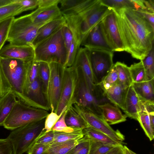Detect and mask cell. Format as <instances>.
<instances>
[{
    "label": "cell",
    "mask_w": 154,
    "mask_h": 154,
    "mask_svg": "<svg viewBox=\"0 0 154 154\" xmlns=\"http://www.w3.org/2000/svg\"><path fill=\"white\" fill-rule=\"evenodd\" d=\"M113 9L125 51L133 58L143 60L154 47V28L134 9Z\"/></svg>",
    "instance_id": "cell-1"
},
{
    "label": "cell",
    "mask_w": 154,
    "mask_h": 154,
    "mask_svg": "<svg viewBox=\"0 0 154 154\" xmlns=\"http://www.w3.org/2000/svg\"><path fill=\"white\" fill-rule=\"evenodd\" d=\"M111 9L99 0L95 4L79 14L64 17L72 33L73 38L81 45L87 34Z\"/></svg>",
    "instance_id": "cell-2"
},
{
    "label": "cell",
    "mask_w": 154,
    "mask_h": 154,
    "mask_svg": "<svg viewBox=\"0 0 154 154\" xmlns=\"http://www.w3.org/2000/svg\"><path fill=\"white\" fill-rule=\"evenodd\" d=\"M62 27L34 47L35 61L48 63L56 62L64 65L68 53L63 38Z\"/></svg>",
    "instance_id": "cell-3"
},
{
    "label": "cell",
    "mask_w": 154,
    "mask_h": 154,
    "mask_svg": "<svg viewBox=\"0 0 154 154\" xmlns=\"http://www.w3.org/2000/svg\"><path fill=\"white\" fill-rule=\"evenodd\" d=\"M45 119L12 130L7 138L12 144L13 154H23L28 150L43 131Z\"/></svg>",
    "instance_id": "cell-4"
},
{
    "label": "cell",
    "mask_w": 154,
    "mask_h": 154,
    "mask_svg": "<svg viewBox=\"0 0 154 154\" xmlns=\"http://www.w3.org/2000/svg\"><path fill=\"white\" fill-rule=\"evenodd\" d=\"M43 25L33 23L29 14L14 18L10 27L7 41L13 45L32 46L39 29Z\"/></svg>",
    "instance_id": "cell-5"
},
{
    "label": "cell",
    "mask_w": 154,
    "mask_h": 154,
    "mask_svg": "<svg viewBox=\"0 0 154 154\" xmlns=\"http://www.w3.org/2000/svg\"><path fill=\"white\" fill-rule=\"evenodd\" d=\"M48 111L28 106L18 100L5 119L3 126L7 129L13 130L45 119L49 113Z\"/></svg>",
    "instance_id": "cell-6"
},
{
    "label": "cell",
    "mask_w": 154,
    "mask_h": 154,
    "mask_svg": "<svg viewBox=\"0 0 154 154\" xmlns=\"http://www.w3.org/2000/svg\"><path fill=\"white\" fill-rule=\"evenodd\" d=\"M0 61L11 90L16 95L18 100L22 102L26 71L29 63L31 60L26 61L17 59L0 57Z\"/></svg>",
    "instance_id": "cell-7"
},
{
    "label": "cell",
    "mask_w": 154,
    "mask_h": 154,
    "mask_svg": "<svg viewBox=\"0 0 154 154\" xmlns=\"http://www.w3.org/2000/svg\"><path fill=\"white\" fill-rule=\"evenodd\" d=\"M80 81L78 67L64 68L61 92L56 112L57 115H60L64 108L68 107L72 104Z\"/></svg>",
    "instance_id": "cell-8"
},
{
    "label": "cell",
    "mask_w": 154,
    "mask_h": 154,
    "mask_svg": "<svg viewBox=\"0 0 154 154\" xmlns=\"http://www.w3.org/2000/svg\"><path fill=\"white\" fill-rule=\"evenodd\" d=\"M48 64L50 76L45 96L50 110L56 112L61 92L64 68L59 63Z\"/></svg>",
    "instance_id": "cell-9"
},
{
    "label": "cell",
    "mask_w": 154,
    "mask_h": 154,
    "mask_svg": "<svg viewBox=\"0 0 154 154\" xmlns=\"http://www.w3.org/2000/svg\"><path fill=\"white\" fill-rule=\"evenodd\" d=\"M73 102L102 118L99 105L105 103L110 102L105 96L103 91L97 92L92 91L87 86L83 78L82 81H80Z\"/></svg>",
    "instance_id": "cell-10"
},
{
    "label": "cell",
    "mask_w": 154,
    "mask_h": 154,
    "mask_svg": "<svg viewBox=\"0 0 154 154\" xmlns=\"http://www.w3.org/2000/svg\"><path fill=\"white\" fill-rule=\"evenodd\" d=\"M71 106L89 127L103 132L114 140L123 144L125 139V136L118 130L115 131L112 129L102 118L81 106L75 102H72Z\"/></svg>",
    "instance_id": "cell-11"
},
{
    "label": "cell",
    "mask_w": 154,
    "mask_h": 154,
    "mask_svg": "<svg viewBox=\"0 0 154 154\" xmlns=\"http://www.w3.org/2000/svg\"><path fill=\"white\" fill-rule=\"evenodd\" d=\"M95 84L99 85L113 66V51L88 49Z\"/></svg>",
    "instance_id": "cell-12"
},
{
    "label": "cell",
    "mask_w": 154,
    "mask_h": 154,
    "mask_svg": "<svg viewBox=\"0 0 154 154\" xmlns=\"http://www.w3.org/2000/svg\"><path fill=\"white\" fill-rule=\"evenodd\" d=\"M101 22L106 38L113 51H125L117 16L113 9L104 17Z\"/></svg>",
    "instance_id": "cell-13"
},
{
    "label": "cell",
    "mask_w": 154,
    "mask_h": 154,
    "mask_svg": "<svg viewBox=\"0 0 154 154\" xmlns=\"http://www.w3.org/2000/svg\"><path fill=\"white\" fill-rule=\"evenodd\" d=\"M73 66L79 68L86 84L92 91L97 92L99 91L100 86L95 84L88 49L80 48Z\"/></svg>",
    "instance_id": "cell-14"
},
{
    "label": "cell",
    "mask_w": 154,
    "mask_h": 154,
    "mask_svg": "<svg viewBox=\"0 0 154 154\" xmlns=\"http://www.w3.org/2000/svg\"><path fill=\"white\" fill-rule=\"evenodd\" d=\"M81 45L88 49H99L114 52L106 38L101 21L87 34Z\"/></svg>",
    "instance_id": "cell-15"
},
{
    "label": "cell",
    "mask_w": 154,
    "mask_h": 154,
    "mask_svg": "<svg viewBox=\"0 0 154 154\" xmlns=\"http://www.w3.org/2000/svg\"><path fill=\"white\" fill-rule=\"evenodd\" d=\"M34 48L31 45H17L8 44L0 50V57L29 61L34 59Z\"/></svg>",
    "instance_id": "cell-16"
},
{
    "label": "cell",
    "mask_w": 154,
    "mask_h": 154,
    "mask_svg": "<svg viewBox=\"0 0 154 154\" xmlns=\"http://www.w3.org/2000/svg\"><path fill=\"white\" fill-rule=\"evenodd\" d=\"M33 23L44 24L63 16L58 5L44 8H38L30 13Z\"/></svg>",
    "instance_id": "cell-17"
},
{
    "label": "cell",
    "mask_w": 154,
    "mask_h": 154,
    "mask_svg": "<svg viewBox=\"0 0 154 154\" xmlns=\"http://www.w3.org/2000/svg\"><path fill=\"white\" fill-rule=\"evenodd\" d=\"M66 24L65 19L63 16L43 25L39 29L36 36L32 43V46L34 48L39 43L50 36Z\"/></svg>",
    "instance_id": "cell-18"
},
{
    "label": "cell",
    "mask_w": 154,
    "mask_h": 154,
    "mask_svg": "<svg viewBox=\"0 0 154 154\" xmlns=\"http://www.w3.org/2000/svg\"><path fill=\"white\" fill-rule=\"evenodd\" d=\"M102 117L109 125H114L124 122L126 120V115L122 114L119 107L106 102L99 105Z\"/></svg>",
    "instance_id": "cell-19"
},
{
    "label": "cell",
    "mask_w": 154,
    "mask_h": 154,
    "mask_svg": "<svg viewBox=\"0 0 154 154\" xmlns=\"http://www.w3.org/2000/svg\"><path fill=\"white\" fill-rule=\"evenodd\" d=\"M141 101L131 85L127 89L124 112L127 117L137 120Z\"/></svg>",
    "instance_id": "cell-20"
},
{
    "label": "cell",
    "mask_w": 154,
    "mask_h": 154,
    "mask_svg": "<svg viewBox=\"0 0 154 154\" xmlns=\"http://www.w3.org/2000/svg\"><path fill=\"white\" fill-rule=\"evenodd\" d=\"M128 88H124L118 82L104 91L103 92L105 96L110 103L124 111Z\"/></svg>",
    "instance_id": "cell-21"
},
{
    "label": "cell",
    "mask_w": 154,
    "mask_h": 154,
    "mask_svg": "<svg viewBox=\"0 0 154 154\" xmlns=\"http://www.w3.org/2000/svg\"><path fill=\"white\" fill-rule=\"evenodd\" d=\"M154 79L145 82L133 83L131 86L140 100L154 102Z\"/></svg>",
    "instance_id": "cell-22"
},
{
    "label": "cell",
    "mask_w": 154,
    "mask_h": 154,
    "mask_svg": "<svg viewBox=\"0 0 154 154\" xmlns=\"http://www.w3.org/2000/svg\"><path fill=\"white\" fill-rule=\"evenodd\" d=\"M18 101L16 95L12 90L0 98V126H3L5 119Z\"/></svg>",
    "instance_id": "cell-23"
},
{
    "label": "cell",
    "mask_w": 154,
    "mask_h": 154,
    "mask_svg": "<svg viewBox=\"0 0 154 154\" xmlns=\"http://www.w3.org/2000/svg\"><path fill=\"white\" fill-rule=\"evenodd\" d=\"M83 131L84 136L88 139L101 143L113 146L123 144L114 140L105 134L91 127L83 129Z\"/></svg>",
    "instance_id": "cell-24"
},
{
    "label": "cell",
    "mask_w": 154,
    "mask_h": 154,
    "mask_svg": "<svg viewBox=\"0 0 154 154\" xmlns=\"http://www.w3.org/2000/svg\"><path fill=\"white\" fill-rule=\"evenodd\" d=\"M65 121L69 127L76 129H83L89 127L84 119L70 106L68 107Z\"/></svg>",
    "instance_id": "cell-25"
},
{
    "label": "cell",
    "mask_w": 154,
    "mask_h": 154,
    "mask_svg": "<svg viewBox=\"0 0 154 154\" xmlns=\"http://www.w3.org/2000/svg\"><path fill=\"white\" fill-rule=\"evenodd\" d=\"M114 65L118 72L119 83L124 88L127 89L133 82L129 67L120 62H117Z\"/></svg>",
    "instance_id": "cell-26"
},
{
    "label": "cell",
    "mask_w": 154,
    "mask_h": 154,
    "mask_svg": "<svg viewBox=\"0 0 154 154\" xmlns=\"http://www.w3.org/2000/svg\"><path fill=\"white\" fill-rule=\"evenodd\" d=\"M141 101V108L138 113L137 121L150 141L154 138V128L151 124L149 113Z\"/></svg>",
    "instance_id": "cell-27"
},
{
    "label": "cell",
    "mask_w": 154,
    "mask_h": 154,
    "mask_svg": "<svg viewBox=\"0 0 154 154\" xmlns=\"http://www.w3.org/2000/svg\"><path fill=\"white\" fill-rule=\"evenodd\" d=\"M80 140V139H79ZM79 140H72L50 145L47 154H67L79 143Z\"/></svg>",
    "instance_id": "cell-28"
},
{
    "label": "cell",
    "mask_w": 154,
    "mask_h": 154,
    "mask_svg": "<svg viewBox=\"0 0 154 154\" xmlns=\"http://www.w3.org/2000/svg\"><path fill=\"white\" fill-rule=\"evenodd\" d=\"M24 11L22 6L15 0L14 3L0 8V21L14 17Z\"/></svg>",
    "instance_id": "cell-29"
},
{
    "label": "cell",
    "mask_w": 154,
    "mask_h": 154,
    "mask_svg": "<svg viewBox=\"0 0 154 154\" xmlns=\"http://www.w3.org/2000/svg\"><path fill=\"white\" fill-rule=\"evenodd\" d=\"M133 83H138L149 80L142 61L135 63L129 67Z\"/></svg>",
    "instance_id": "cell-30"
},
{
    "label": "cell",
    "mask_w": 154,
    "mask_h": 154,
    "mask_svg": "<svg viewBox=\"0 0 154 154\" xmlns=\"http://www.w3.org/2000/svg\"><path fill=\"white\" fill-rule=\"evenodd\" d=\"M102 3L114 9L131 8L137 10L139 8L134 0H100Z\"/></svg>",
    "instance_id": "cell-31"
},
{
    "label": "cell",
    "mask_w": 154,
    "mask_h": 154,
    "mask_svg": "<svg viewBox=\"0 0 154 154\" xmlns=\"http://www.w3.org/2000/svg\"><path fill=\"white\" fill-rule=\"evenodd\" d=\"M84 136L82 129L77 130L70 132L54 131V139L52 144L72 140H79Z\"/></svg>",
    "instance_id": "cell-32"
},
{
    "label": "cell",
    "mask_w": 154,
    "mask_h": 154,
    "mask_svg": "<svg viewBox=\"0 0 154 154\" xmlns=\"http://www.w3.org/2000/svg\"><path fill=\"white\" fill-rule=\"evenodd\" d=\"M99 0H84L73 8L61 12L64 17L71 16L79 14L85 11L97 2Z\"/></svg>",
    "instance_id": "cell-33"
},
{
    "label": "cell",
    "mask_w": 154,
    "mask_h": 154,
    "mask_svg": "<svg viewBox=\"0 0 154 154\" xmlns=\"http://www.w3.org/2000/svg\"><path fill=\"white\" fill-rule=\"evenodd\" d=\"M38 62V78L42 84L45 95L50 76V72L49 64L43 61Z\"/></svg>",
    "instance_id": "cell-34"
},
{
    "label": "cell",
    "mask_w": 154,
    "mask_h": 154,
    "mask_svg": "<svg viewBox=\"0 0 154 154\" xmlns=\"http://www.w3.org/2000/svg\"><path fill=\"white\" fill-rule=\"evenodd\" d=\"M38 67L39 62L35 61L34 59L29 62L26 71L23 88L38 77Z\"/></svg>",
    "instance_id": "cell-35"
},
{
    "label": "cell",
    "mask_w": 154,
    "mask_h": 154,
    "mask_svg": "<svg viewBox=\"0 0 154 154\" xmlns=\"http://www.w3.org/2000/svg\"><path fill=\"white\" fill-rule=\"evenodd\" d=\"M142 61L148 80L154 79V47Z\"/></svg>",
    "instance_id": "cell-36"
},
{
    "label": "cell",
    "mask_w": 154,
    "mask_h": 154,
    "mask_svg": "<svg viewBox=\"0 0 154 154\" xmlns=\"http://www.w3.org/2000/svg\"><path fill=\"white\" fill-rule=\"evenodd\" d=\"M118 82V72L113 65L108 74L99 85L103 91Z\"/></svg>",
    "instance_id": "cell-37"
},
{
    "label": "cell",
    "mask_w": 154,
    "mask_h": 154,
    "mask_svg": "<svg viewBox=\"0 0 154 154\" xmlns=\"http://www.w3.org/2000/svg\"><path fill=\"white\" fill-rule=\"evenodd\" d=\"M89 139L90 146L88 154H105L116 146L106 144Z\"/></svg>",
    "instance_id": "cell-38"
},
{
    "label": "cell",
    "mask_w": 154,
    "mask_h": 154,
    "mask_svg": "<svg viewBox=\"0 0 154 154\" xmlns=\"http://www.w3.org/2000/svg\"><path fill=\"white\" fill-rule=\"evenodd\" d=\"M14 17L0 21V50L7 41L10 27Z\"/></svg>",
    "instance_id": "cell-39"
},
{
    "label": "cell",
    "mask_w": 154,
    "mask_h": 154,
    "mask_svg": "<svg viewBox=\"0 0 154 154\" xmlns=\"http://www.w3.org/2000/svg\"><path fill=\"white\" fill-rule=\"evenodd\" d=\"M80 46V45L73 38L68 53L66 63L63 66L64 68L70 67L74 66Z\"/></svg>",
    "instance_id": "cell-40"
},
{
    "label": "cell",
    "mask_w": 154,
    "mask_h": 154,
    "mask_svg": "<svg viewBox=\"0 0 154 154\" xmlns=\"http://www.w3.org/2000/svg\"><path fill=\"white\" fill-rule=\"evenodd\" d=\"M90 146V139L84 136L79 143L67 154H88Z\"/></svg>",
    "instance_id": "cell-41"
},
{
    "label": "cell",
    "mask_w": 154,
    "mask_h": 154,
    "mask_svg": "<svg viewBox=\"0 0 154 154\" xmlns=\"http://www.w3.org/2000/svg\"><path fill=\"white\" fill-rule=\"evenodd\" d=\"M67 108V107L64 108L61 114L59 115L56 112H51L49 113L45 119L43 130L45 131V132H47L51 130L53 127Z\"/></svg>",
    "instance_id": "cell-42"
},
{
    "label": "cell",
    "mask_w": 154,
    "mask_h": 154,
    "mask_svg": "<svg viewBox=\"0 0 154 154\" xmlns=\"http://www.w3.org/2000/svg\"><path fill=\"white\" fill-rule=\"evenodd\" d=\"M67 110V108L63 113L60 118L52 128L51 131L70 132L79 130L70 128L66 125L65 121V118Z\"/></svg>",
    "instance_id": "cell-43"
},
{
    "label": "cell",
    "mask_w": 154,
    "mask_h": 154,
    "mask_svg": "<svg viewBox=\"0 0 154 154\" xmlns=\"http://www.w3.org/2000/svg\"><path fill=\"white\" fill-rule=\"evenodd\" d=\"M11 90V87L4 74L0 61V98Z\"/></svg>",
    "instance_id": "cell-44"
},
{
    "label": "cell",
    "mask_w": 154,
    "mask_h": 154,
    "mask_svg": "<svg viewBox=\"0 0 154 154\" xmlns=\"http://www.w3.org/2000/svg\"><path fill=\"white\" fill-rule=\"evenodd\" d=\"M54 139V131H51L45 132L43 131L37 138L35 143L45 144L51 145L53 142Z\"/></svg>",
    "instance_id": "cell-45"
},
{
    "label": "cell",
    "mask_w": 154,
    "mask_h": 154,
    "mask_svg": "<svg viewBox=\"0 0 154 154\" xmlns=\"http://www.w3.org/2000/svg\"><path fill=\"white\" fill-rule=\"evenodd\" d=\"M50 145L35 143L27 151L28 154H45Z\"/></svg>",
    "instance_id": "cell-46"
},
{
    "label": "cell",
    "mask_w": 154,
    "mask_h": 154,
    "mask_svg": "<svg viewBox=\"0 0 154 154\" xmlns=\"http://www.w3.org/2000/svg\"><path fill=\"white\" fill-rule=\"evenodd\" d=\"M62 32L65 45L68 53L73 40V34L66 23L62 27Z\"/></svg>",
    "instance_id": "cell-47"
},
{
    "label": "cell",
    "mask_w": 154,
    "mask_h": 154,
    "mask_svg": "<svg viewBox=\"0 0 154 154\" xmlns=\"http://www.w3.org/2000/svg\"><path fill=\"white\" fill-rule=\"evenodd\" d=\"M84 0H60V8L61 13L71 9L79 5Z\"/></svg>",
    "instance_id": "cell-48"
},
{
    "label": "cell",
    "mask_w": 154,
    "mask_h": 154,
    "mask_svg": "<svg viewBox=\"0 0 154 154\" xmlns=\"http://www.w3.org/2000/svg\"><path fill=\"white\" fill-rule=\"evenodd\" d=\"M0 154H13L12 144L7 138L0 139Z\"/></svg>",
    "instance_id": "cell-49"
},
{
    "label": "cell",
    "mask_w": 154,
    "mask_h": 154,
    "mask_svg": "<svg viewBox=\"0 0 154 154\" xmlns=\"http://www.w3.org/2000/svg\"><path fill=\"white\" fill-rule=\"evenodd\" d=\"M16 1L22 6L24 11L32 10L38 6V0H16Z\"/></svg>",
    "instance_id": "cell-50"
},
{
    "label": "cell",
    "mask_w": 154,
    "mask_h": 154,
    "mask_svg": "<svg viewBox=\"0 0 154 154\" xmlns=\"http://www.w3.org/2000/svg\"><path fill=\"white\" fill-rule=\"evenodd\" d=\"M136 11L154 28V13L141 9Z\"/></svg>",
    "instance_id": "cell-51"
},
{
    "label": "cell",
    "mask_w": 154,
    "mask_h": 154,
    "mask_svg": "<svg viewBox=\"0 0 154 154\" xmlns=\"http://www.w3.org/2000/svg\"><path fill=\"white\" fill-rule=\"evenodd\" d=\"M60 0H38V8L49 7L59 3Z\"/></svg>",
    "instance_id": "cell-52"
},
{
    "label": "cell",
    "mask_w": 154,
    "mask_h": 154,
    "mask_svg": "<svg viewBox=\"0 0 154 154\" xmlns=\"http://www.w3.org/2000/svg\"><path fill=\"white\" fill-rule=\"evenodd\" d=\"M105 154H125L124 146L123 144L116 145Z\"/></svg>",
    "instance_id": "cell-53"
},
{
    "label": "cell",
    "mask_w": 154,
    "mask_h": 154,
    "mask_svg": "<svg viewBox=\"0 0 154 154\" xmlns=\"http://www.w3.org/2000/svg\"><path fill=\"white\" fill-rule=\"evenodd\" d=\"M15 0H0V8L14 3Z\"/></svg>",
    "instance_id": "cell-54"
},
{
    "label": "cell",
    "mask_w": 154,
    "mask_h": 154,
    "mask_svg": "<svg viewBox=\"0 0 154 154\" xmlns=\"http://www.w3.org/2000/svg\"><path fill=\"white\" fill-rule=\"evenodd\" d=\"M124 147L125 151V154H131L129 151V149L125 146H124Z\"/></svg>",
    "instance_id": "cell-55"
},
{
    "label": "cell",
    "mask_w": 154,
    "mask_h": 154,
    "mask_svg": "<svg viewBox=\"0 0 154 154\" xmlns=\"http://www.w3.org/2000/svg\"><path fill=\"white\" fill-rule=\"evenodd\" d=\"M129 151L131 153V154H137V153H135L134 152H133V151H131V150H130V149H129Z\"/></svg>",
    "instance_id": "cell-56"
},
{
    "label": "cell",
    "mask_w": 154,
    "mask_h": 154,
    "mask_svg": "<svg viewBox=\"0 0 154 154\" xmlns=\"http://www.w3.org/2000/svg\"><path fill=\"white\" fill-rule=\"evenodd\" d=\"M45 154H47V153H45Z\"/></svg>",
    "instance_id": "cell-57"
}]
</instances>
